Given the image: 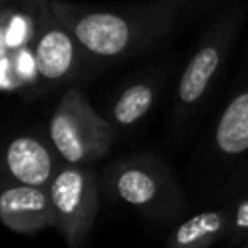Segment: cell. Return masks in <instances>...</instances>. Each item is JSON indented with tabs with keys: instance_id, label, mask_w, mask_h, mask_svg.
I'll use <instances>...</instances> for the list:
<instances>
[{
	"instance_id": "obj_1",
	"label": "cell",
	"mask_w": 248,
	"mask_h": 248,
	"mask_svg": "<svg viewBox=\"0 0 248 248\" xmlns=\"http://www.w3.org/2000/svg\"><path fill=\"white\" fill-rule=\"evenodd\" d=\"M93 62H124L165 43L186 21L182 0H151L126 6H95L50 0Z\"/></svg>"
},
{
	"instance_id": "obj_2",
	"label": "cell",
	"mask_w": 248,
	"mask_h": 248,
	"mask_svg": "<svg viewBox=\"0 0 248 248\" xmlns=\"http://www.w3.org/2000/svg\"><path fill=\"white\" fill-rule=\"evenodd\" d=\"M246 10L242 4L221 8L205 25L190 58L186 60L174 89L172 126H186L203 108L221 72L227 66L232 45L240 33Z\"/></svg>"
},
{
	"instance_id": "obj_3",
	"label": "cell",
	"mask_w": 248,
	"mask_h": 248,
	"mask_svg": "<svg viewBox=\"0 0 248 248\" xmlns=\"http://www.w3.org/2000/svg\"><path fill=\"white\" fill-rule=\"evenodd\" d=\"M103 184L116 203L134 209L143 219H172L186 205L172 170L153 153H138L114 161L105 170Z\"/></svg>"
},
{
	"instance_id": "obj_4",
	"label": "cell",
	"mask_w": 248,
	"mask_h": 248,
	"mask_svg": "<svg viewBox=\"0 0 248 248\" xmlns=\"http://www.w3.org/2000/svg\"><path fill=\"white\" fill-rule=\"evenodd\" d=\"M116 128L101 116L79 85H70L46 122V138L62 163L91 165L103 159L114 141Z\"/></svg>"
},
{
	"instance_id": "obj_5",
	"label": "cell",
	"mask_w": 248,
	"mask_h": 248,
	"mask_svg": "<svg viewBox=\"0 0 248 248\" xmlns=\"http://www.w3.org/2000/svg\"><path fill=\"white\" fill-rule=\"evenodd\" d=\"M54 229L70 248H79L97 219L99 178L91 165L62 163L48 182Z\"/></svg>"
},
{
	"instance_id": "obj_6",
	"label": "cell",
	"mask_w": 248,
	"mask_h": 248,
	"mask_svg": "<svg viewBox=\"0 0 248 248\" xmlns=\"http://www.w3.org/2000/svg\"><path fill=\"white\" fill-rule=\"evenodd\" d=\"M33 14V52L37 58L41 81L46 85H64L79 79L93 60L81 48L70 27L54 14L50 0H25Z\"/></svg>"
},
{
	"instance_id": "obj_7",
	"label": "cell",
	"mask_w": 248,
	"mask_h": 248,
	"mask_svg": "<svg viewBox=\"0 0 248 248\" xmlns=\"http://www.w3.org/2000/svg\"><path fill=\"white\" fill-rule=\"evenodd\" d=\"M0 223L17 234L54 227L48 188L16 182L0 172Z\"/></svg>"
},
{
	"instance_id": "obj_8",
	"label": "cell",
	"mask_w": 248,
	"mask_h": 248,
	"mask_svg": "<svg viewBox=\"0 0 248 248\" xmlns=\"http://www.w3.org/2000/svg\"><path fill=\"white\" fill-rule=\"evenodd\" d=\"M60 165L50 140L37 134L14 136L0 153V172L23 184L48 186Z\"/></svg>"
},
{
	"instance_id": "obj_9",
	"label": "cell",
	"mask_w": 248,
	"mask_h": 248,
	"mask_svg": "<svg viewBox=\"0 0 248 248\" xmlns=\"http://www.w3.org/2000/svg\"><path fill=\"white\" fill-rule=\"evenodd\" d=\"M211 147L219 161L240 163L248 159V70L215 120Z\"/></svg>"
},
{
	"instance_id": "obj_10",
	"label": "cell",
	"mask_w": 248,
	"mask_h": 248,
	"mask_svg": "<svg viewBox=\"0 0 248 248\" xmlns=\"http://www.w3.org/2000/svg\"><path fill=\"white\" fill-rule=\"evenodd\" d=\"M229 232V205L227 202L207 207L180 221L167 236L169 248H209L225 242Z\"/></svg>"
},
{
	"instance_id": "obj_11",
	"label": "cell",
	"mask_w": 248,
	"mask_h": 248,
	"mask_svg": "<svg viewBox=\"0 0 248 248\" xmlns=\"http://www.w3.org/2000/svg\"><path fill=\"white\" fill-rule=\"evenodd\" d=\"M159 91H161L159 78L145 76V78L130 81L114 97L110 110H108V120L112 122L116 130L134 128L153 110Z\"/></svg>"
},
{
	"instance_id": "obj_12",
	"label": "cell",
	"mask_w": 248,
	"mask_h": 248,
	"mask_svg": "<svg viewBox=\"0 0 248 248\" xmlns=\"http://www.w3.org/2000/svg\"><path fill=\"white\" fill-rule=\"evenodd\" d=\"M229 232L225 242L248 248V188L240 190L229 202Z\"/></svg>"
},
{
	"instance_id": "obj_13",
	"label": "cell",
	"mask_w": 248,
	"mask_h": 248,
	"mask_svg": "<svg viewBox=\"0 0 248 248\" xmlns=\"http://www.w3.org/2000/svg\"><path fill=\"white\" fill-rule=\"evenodd\" d=\"M23 2V10L12 8L8 12V19H6V46L8 50H16L19 46L31 45L33 41V31H35V21H33V14L29 10V6Z\"/></svg>"
},
{
	"instance_id": "obj_14",
	"label": "cell",
	"mask_w": 248,
	"mask_h": 248,
	"mask_svg": "<svg viewBox=\"0 0 248 248\" xmlns=\"http://www.w3.org/2000/svg\"><path fill=\"white\" fill-rule=\"evenodd\" d=\"M10 60H12V66H14V72H16V78H17L21 89L39 85L41 74H39L37 58H35V52H33L31 45L10 50Z\"/></svg>"
},
{
	"instance_id": "obj_15",
	"label": "cell",
	"mask_w": 248,
	"mask_h": 248,
	"mask_svg": "<svg viewBox=\"0 0 248 248\" xmlns=\"http://www.w3.org/2000/svg\"><path fill=\"white\" fill-rule=\"evenodd\" d=\"M227 2L231 0H182V6H184L186 19H190V17H198L202 14L213 12L217 8H223Z\"/></svg>"
},
{
	"instance_id": "obj_16",
	"label": "cell",
	"mask_w": 248,
	"mask_h": 248,
	"mask_svg": "<svg viewBox=\"0 0 248 248\" xmlns=\"http://www.w3.org/2000/svg\"><path fill=\"white\" fill-rule=\"evenodd\" d=\"M21 89L17 78H16V72H14V66H12V60H10V52L6 56L0 58V91H17Z\"/></svg>"
},
{
	"instance_id": "obj_17",
	"label": "cell",
	"mask_w": 248,
	"mask_h": 248,
	"mask_svg": "<svg viewBox=\"0 0 248 248\" xmlns=\"http://www.w3.org/2000/svg\"><path fill=\"white\" fill-rule=\"evenodd\" d=\"M6 4H8V0L0 6V58L2 56H6L10 50H8V46H6V19H8V12H10V6L6 8Z\"/></svg>"
},
{
	"instance_id": "obj_18",
	"label": "cell",
	"mask_w": 248,
	"mask_h": 248,
	"mask_svg": "<svg viewBox=\"0 0 248 248\" xmlns=\"http://www.w3.org/2000/svg\"><path fill=\"white\" fill-rule=\"evenodd\" d=\"M4 2H6V0H0V6H2V4H4Z\"/></svg>"
}]
</instances>
